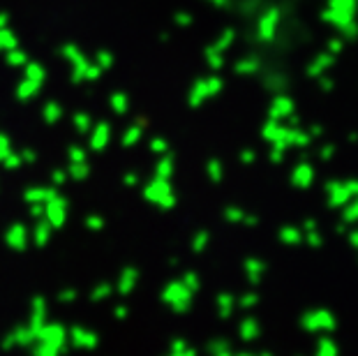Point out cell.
I'll list each match as a JSON object with an SVG mask.
<instances>
[{"instance_id":"cell-1","label":"cell","mask_w":358,"mask_h":356,"mask_svg":"<svg viewBox=\"0 0 358 356\" xmlns=\"http://www.w3.org/2000/svg\"><path fill=\"white\" fill-rule=\"evenodd\" d=\"M38 356H58L67 350V331L58 322H44L35 331V343L31 345Z\"/></svg>"},{"instance_id":"cell-2","label":"cell","mask_w":358,"mask_h":356,"mask_svg":"<svg viewBox=\"0 0 358 356\" xmlns=\"http://www.w3.org/2000/svg\"><path fill=\"white\" fill-rule=\"evenodd\" d=\"M143 197H146L150 203H155V206H160L162 210H169L176 206V194L171 190L169 178L155 176L146 187H143Z\"/></svg>"},{"instance_id":"cell-3","label":"cell","mask_w":358,"mask_h":356,"mask_svg":"<svg viewBox=\"0 0 358 356\" xmlns=\"http://www.w3.org/2000/svg\"><path fill=\"white\" fill-rule=\"evenodd\" d=\"M162 301L171 305L176 312H185L192 305V292L183 285V280H174L164 287L162 292Z\"/></svg>"},{"instance_id":"cell-4","label":"cell","mask_w":358,"mask_h":356,"mask_svg":"<svg viewBox=\"0 0 358 356\" xmlns=\"http://www.w3.org/2000/svg\"><path fill=\"white\" fill-rule=\"evenodd\" d=\"M67 213H70V201L60 194H56L54 199H49L44 203V220L51 224L54 229H60L63 224L67 220Z\"/></svg>"},{"instance_id":"cell-5","label":"cell","mask_w":358,"mask_h":356,"mask_svg":"<svg viewBox=\"0 0 358 356\" xmlns=\"http://www.w3.org/2000/svg\"><path fill=\"white\" fill-rule=\"evenodd\" d=\"M220 88H222L220 79H215V77L213 79H199V82L192 86V91H190V105L199 107L206 98H213Z\"/></svg>"},{"instance_id":"cell-6","label":"cell","mask_w":358,"mask_h":356,"mask_svg":"<svg viewBox=\"0 0 358 356\" xmlns=\"http://www.w3.org/2000/svg\"><path fill=\"white\" fill-rule=\"evenodd\" d=\"M67 343L72 347H79V350H95L99 338L95 331L83 329V326H72L67 333Z\"/></svg>"},{"instance_id":"cell-7","label":"cell","mask_w":358,"mask_h":356,"mask_svg":"<svg viewBox=\"0 0 358 356\" xmlns=\"http://www.w3.org/2000/svg\"><path fill=\"white\" fill-rule=\"evenodd\" d=\"M5 243H7V248L14 250V252H24L28 248V229H26V224H21V222L10 224V229L5 231Z\"/></svg>"},{"instance_id":"cell-8","label":"cell","mask_w":358,"mask_h":356,"mask_svg":"<svg viewBox=\"0 0 358 356\" xmlns=\"http://www.w3.org/2000/svg\"><path fill=\"white\" fill-rule=\"evenodd\" d=\"M141 278V273H139V268L137 266H125L123 271H120L118 275V282H116V292L118 294H132L134 292V287H137V282Z\"/></svg>"},{"instance_id":"cell-9","label":"cell","mask_w":358,"mask_h":356,"mask_svg":"<svg viewBox=\"0 0 358 356\" xmlns=\"http://www.w3.org/2000/svg\"><path fill=\"white\" fill-rule=\"evenodd\" d=\"M47 315H49L47 301L42 299V296H35L31 301V322H28V329L33 331V336H35V331L47 322Z\"/></svg>"},{"instance_id":"cell-10","label":"cell","mask_w":358,"mask_h":356,"mask_svg":"<svg viewBox=\"0 0 358 356\" xmlns=\"http://www.w3.org/2000/svg\"><path fill=\"white\" fill-rule=\"evenodd\" d=\"M111 141V125L109 123H97L90 127V148L92 150H104Z\"/></svg>"},{"instance_id":"cell-11","label":"cell","mask_w":358,"mask_h":356,"mask_svg":"<svg viewBox=\"0 0 358 356\" xmlns=\"http://www.w3.org/2000/svg\"><path fill=\"white\" fill-rule=\"evenodd\" d=\"M56 194H58V190H56V185L54 187H28V190L24 192V199L28 203H47L49 199H54Z\"/></svg>"},{"instance_id":"cell-12","label":"cell","mask_w":358,"mask_h":356,"mask_svg":"<svg viewBox=\"0 0 358 356\" xmlns=\"http://www.w3.org/2000/svg\"><path fill=\"white\" fill-rule=\"evenodd\" d=\"M51 231L54 227L49 224L44 217H40V222L35 224V229H33V241L38 248H44V245H49V241H51Z\"/></svg>"},{"instance_id":"cell-13","label":"cell","mask_w":358,"mask_h":356,"mask_svg":"<svg viewBox=\"0 0 358 356\" xmlns=\"http://www.w3.org/2000/svg\"><path fill=\"white\" fill-rule=\"evenodd\" d=\"M40 88H42V82H35V79H28L26 77L24 82L17 86V98L21 102H28V100H33L35 95H38Z\"/></svg>"},{"instance_id":"cell-14","label":"cell","mask_w":358,"mask_h":356,"mask_svg":"<svg viewBox=\"0 0 358 356\" xmlns=\"http://www.w3.org/2000/svg\"><path fill=\"white\" fill-rule=\"evenodd\" d=\"M143 127H146V123L143 121H137L134 123V125H130L123 132V137H120V144H123V146H134V144H139L141 141V137H143Z\"/></svg>"},{"instance_id":"cell-15","label":"cell","mask_w":358,"mask_h":356,"mask_svg":"<svg viewBox=\"0 0 358 356\" xmlns=\"http://www.w3.org/2000/svg\"><path fill=\"white\" fill-rule=\"evenodd\" d=\"M42 118H44V123H49V125L58 123L63 118V105H60V102L49 100L44 105V109H42Z\"/></svg>"},{"instance_id":"cell-16","label":"cell","mask_w":358,"mask_h":356,"mask_svg":"<svg viewBox=\"0 0 358 356\" xmlns=\"http://www.w3.org/2000/svg\"><path fill=\"white\" fill-rule=\"evenodd\" d=\"M171 173H174V157H171L169 150H167V153H162L160 160H157V164H155V176H157V178H171Z\"/></svg>"},{"instance_id":"cell-17","label":"cell","mask_w":358,"mask_h":356,"mask_svg":"<svg viewBox=\"0 0 358 356\" xmlns=\"http://www.w3.org/2000/svg\"><path fill=\"white\" fill-rule=\"evenodd\" d=\"M12 340H14V347H31L35 343V336L28 326H17L12 331Z\"/></svg>"},{"instance_id":"cell-18","label":"cell","mask_w":358,"mask_h":356,"mask_svg":"<svg viewBox=\"0 0 358 356\" xmlns=\"http://www.w3.org/2000/svg\"><path fill=\"white\" fill-rule=\"evenodd\" d=\"M60 54H63V58H65V61H70L72 65H81V63H88V58L83 56V51L79 49L76 45H72V42H67V45L60 49Z\"/></svg>"},{"instance_id":"cell-19","label":"cell","mask_w":358,"mask_h":356,"mask_svg":"<svg viewBox=\"0 0 358 356\" xmlns=\"http://www.w3.org/2000/svg\"><path fill=\"white\" fill-rule=\"evenodd\" d=\"M88 176H90V164H88V160H86V162H70L67 178H72V180H86Z\"/></svg>"},{"instance_id":"cell-20","label":"cell","mask_w":358,"mask_h":356,"mask_svg":"<svg viewBox=\"0 0 358 356\" xmlns=\"http://www.w3.org/2000/svg\"><path fill=\"white\" fill-rule=\"evenodd\" d=\"M5 54H7L5 63H7V65H12V68H24V65H26L28 61H31L26 51H21L19 47H14V49H10V51H5Z\"/></svg>"},{"instance_id":"cell-21","label":"cell","mask_w":358,"mask_h":356,"mask_svg":"<svg viewBox=\"0 0 358 356\" xmlns=\"http://www.w3.org/2000/svg\"><path fill=\"white\" fill-rule=\"evenodd\" d=\"M109 105H111V109H113V114L125 116L127 109H130V98H127L125 93H113L111 100H109Z\"/></svg>"},{"instance_id":"cell-22","label":"cell","mask_w":358,"mask_h":356,"mask_svg":"<svg viewBox=\"0 0 358 356\" xmlns=\"http://www.w3.org/2000/svg\"><path fill=\"white\" fill-rule=\"evenodd\" d=\"M24 70H26V77H28V79H35V82H42V84H44V79H47L44 65H40V63H35V61H28V63L24 65Z\"/></svg>"},{"instance_id":"cell-23","label":"cell","mask_w":358,"mask_h":356,"mask_svg":"<svg viewBox=\"0 0 358 356\" xmlns=\"http://www.w3.org/2000/svg\"><path fill=\"white\" fill-rule=\"evenodd\" d=\"M14 47H19V40H17V35H14V31L10 26L0 28V51H10Z\"/></svg>"},{"instance_id":"cell-24","label":"cell","mask_w":358,"mask_h":356,"mask_svg":"<svg viewBox=\"0 0 358 356\" xmlns=\"http://www.w3.org/2000/svg\"><path fill=\"white\" fill-rule=\"evenodd\" d=\"M72 123H74L76 132H81V134H88V132H90V127H92V118H90V114H86V111H79V114L72 116Z\"/></svg>"},{"instance_id":"cell-25","label":"cell","mask_w":358,"mask_h":356,"mask_svg":"<svg viewBox=\"0 0 358 356\" xmlns=\"http://www.w3.org/2000/svg\"><path fill=\"white\" fill-rule=\"evenodd\" d=\"M111 292H113V287L109 285V282H99V285L90 292V301H92V303H99V301L109 299Z\"/></svg>"},{"instance_id":"cell-26","label":"cell","mask_w":358,"mask_h":356,"mask_svg":"<svg viewBox=\"0 0 358 356\" xmlns=\"http://www.w3.org/2000/svg\"><path fill=\"white\" fill-rule=\"evenodd\" d=\"M169 352H171V356H192L195 354V350H192V347H188L185 345V340H174V343H171V347H169Z\"/></svg>"},{"instance_id":"cell-27","label":"cell","mask_w":358,"mask_h":356,"mask_svg":"<svg viewBox=\"0 0 358 356\" xmlns=\"http://www.w3.org/2000/svg\"><path fill=\"white\" fill-rule=\"evenodd\" d=\"M99 77H102V68H99L95 61H88L86 72H83V82H97Z\"/></svg>"},{"instance_id":"cell-28","label":"cell","mask_w":358,"mask_h":356,"mask_svg":"<svg viewBox=\"0 0 358 356\" xmlns=\"http://www.w3.org/2000/svg\"><path fill=\"white\" fill-rule=\"evenodd\" d=\"M67 160L70 162H86V160H88V153H86V148H81V146H70Z\"/></svg>"},{"instance_id":"cell-29","label":"cell","mask_w":358,"mask_h":356,"mask_svg":"<svg viewBox=\"0 0 358 356\" xmlns=\"http://www.w3.org/2000/svg\"><path fill=\"white\" fill-rule=\"evenodd\" d=\"M0 164H3L7 171H17L19 167L24 164V162H21V155H19V153H14V150H12L10 155H7V157H5V160H3V162H0Z\"/></svg>"},{"instance_id":"cell-30","label":"cell","mask_w":358,"mask_h":356,"mask_svg":"<svg viewBox=\"0 0 358 356\" xmlns=\"http://www.w3.org/2000/svg\"><path fill=\"white\" fill-rule=\"evenodd\" d=\"M83 224H86V227H88L90 231H102V229H104V217L97 215V213H92V215L86 217Z\"/></svg>"},{"instance_id":"cell-31","label":"cell","mask_w":358,"mask_h":356,"mask_svg":"<svg viewBox=\"0 0 358 356\" xmlns=\"http://www.w3.org/2000/svg\"><path fill=\"white\" fill-rule=\"evenodd\" d=\"M95 63L99 65V68H102V72L109 70L111 65H113V54H111V51H97Z\"/></svg>"},{"instance_id":"cell-32","label":"cell","mask_w":358,"mask_h":356,"mask_svg":"<svg viewBox=\"0 0 358 356\" xmlns=\"http://www.w3.org/2000/svg\"><path fill=\"white\" fill-rule=\"evenodd\" d=\"M218 305H220V315L229 317V312H231V308H234V299H231V296H227V294H222L218 299Z\"/></svg>"},{"instance_id":"cell-33","label":"cell","mask_w":358,"mask_h":356,"mask_svg":"<svg viewBox=\"0 0 358 356\" xmlns=\"http://www.w3.org/2000/svg\"><path fill=\"white\" fill-rule=\"evenodd\" d=\"M206 243H209V231H199V234L192 238V250L202 252L206 248Z\"/></svg>"},{"instance_id":"cell-34","label":"cell","mask_w":358,"mask_h":356,"mask_svg":"<svg viewBox=\"0 0 358 356\" xmlns=\"http://www.w3.org/2000/svg\"><path fill=\"white\" fill-rule=\"evenodd\" d=\"M183 285L188 287L192 294H195L197 289H199V275H197V273H192V271H190V273H185V275H183Z\"/></svg>"},{"instance_id":"cell-35","label":"cell","mask_w":358,"mask_h":356,"mask_svg":"<svg viewBox=\"0 0 358 356\" xmlns=\"http://www.w3.org/2000/svg\"><path fill=\"white\" fill-rule=\"evenodd\" d=\"M10 153H12V141H10V137L0 132V162H3V160H5L7 155H10Z\"/></svg>"},{"instance_id":"cell-36","label":"cell","mask_w":358,"mask_h":356,"mask_svg":"<svg viewBox=\"0 0 358 356\" xmlns=\"http://www.w3.org/2000/svg\"><path fill=\"white\" fill-rule=\"evenodd\" d=\"M206 58H209V65L211 68H222V56H220V51L211 47L209 51H206Z\"/></svg>"},{"instance_id":"cell-37","label":"cell","mask_w":358,"mask_h":356,"mask_svg":"<svg viewBox=\"0 0 358 356\" xmlns=\"http://www.w3.org/2000/svg\"><path fill=\"white\" fill-rule=\"evenodd\" d=\"M150 150L157 153V155H162V153H167V150H169V144L164 141V139H160V137H155V139L150 141Z\"/></svg>"},{"instance_id":"cell-38","label":"cell","mask_w":358,"mask_h":356,"mask_svg":"<svg viewBox=\"0 0 358 356\" xmlns=\"http://www.w3.org/2000/svg\"><path fill=\"white\" fill-rule=\"evenodd\" d=\"M231 40H234V31H225V33H222V38L215 42V49H218V51L227 49L229 45H231Z\"/></svg>"},{"instance_id":"cell-39","label":"cell","mask_w":358,"mask_h":356,"mask_svg":"<svg viewBox=\"0 0 358 356\" xmlns=\"http://www.w3.org/2000/svg\"><path fill=\"white\" fill-rule=\"evenodd\" d=\"M67 180V169H56V171H51V183L58 187V185H63Z\"/></svg>"},{"instance_id":"cell-40","label":"cell","mask_w":358,"mask_h":356,"mask_svg":"<svg viewBox=\"0 0 358 356\" xmlns=\"http://www.w3.org/2000/svg\"><path fill=\"white\" fill-rule=\"evenodd\" d=\"M58 301L60 303H74L76 301V289H63L58 294Z\"/></svg>"},{"instance_id":"cell-41","label":"cell","mask_w":358,"mask_h":356,"mask_svg":"<svg viewBox=\"0 0 358 356\" xmlns=\"http://www.w3.org/2000/svg\"><path fill=\"white\" fill-rule=\"evenodd\" d=\"M28 213H31L35 220H40V217H44V203H28Z\"/></svg>"},{"instance_id":"cell-42","label":"cell","mask_w":358,"mask_h":356,"mask_svg":"<svg viewBox=\"0 0 358 356\" xmlns=\"http://www.w3.org/2000/svg\"><path fill=\"white\" fill-rule=\"evenodd\" d=\"M209 176L213 180H220L222 178V164L220 162H209Z\"/></svg>"},{"instance_id":"cell-43","label":"cell","mask_w":358,"mask_h":356,"mask_svg":"<svg viewBox=\"0 0 358 356\" xmlns=\"http://www.w3.org/2000/svg\"><path fill=\"white\" fill-rule=\"evenodd\" d=\"M241 333H243V338H245V340L252 338L254 333H257V326H254V322H245V324H243V326H241Z\"/></svg>"},{"instance_id":"cell-44","label":"cell","mask_w":358,"mask_h":356,"mask_svg":"<svg viewBox=\"0 0 358 356\" xmlns=\"http://www.w3.org/2000/svg\"><path fill=\"white\" fill-rule=\"evenodd\" d=\"M19 155H21V162H35V160H38V153H35L33 148H24Z\"/></svg>"},{"instance_id":"cell-45","label":"cell","mask_w":358,"mask_h":356,"mask_svg":"<svg viewBox=\"0 0 358 356\" xmlns=\"http://www.w3.org/2000/svg\"><path fill=\"white\" fill-rule=\"evenodd\" d=\"M176 24H178V26H183V28H185V26H190V24H192V17H190L188 12H178V14H176Z\"/></svg>"},{"instance_id":"cell-46","label":"cell","mask_w":358,"mask_h":356,"mask_svg":"<svg viewBox=\"0 0 358 356\" xmlns=\"http://www.w3.org/2000/svg\"><path fill=\"white\" fill-rule=\"evenodd\" d=\"M123 183H125L127 187H134V185L139 183V176H137V173H134V171H127L125 176H123Z\"/></svg>"},{"instance_id":"cell-47","label":"cell","mask_w":358,"mask_h":356,"mask_svg":"<svg viewBox=\"0 0 358 356\" xmlns=\"http://www.w3.org/2000/svg\"><path fill=\"white\" fill-rule=\"evenodd\" d=\"M209 350L213 352V354H227L229 352V345L227 343H213Z\"/></svg>"},{"instance_id":"cell-48","label":"cell","mask_w":358,"mask_h":356,"mask_svg":"<svg viewBox=\"0 0 358 356\" xmlns=\"http://www.w3.org/2000/svg\"><path fill=\"white\" fill-rule=\"evenodd\" d=\"M113 317H116V319H125L127 317V308H125V305H116V310H113Z\"/></svg>"},{"instance_id":"cell-49","label":"cell","mask_w":358,"mask_h":356,"mask_svg":"<svg viewBox=\"0 0 358 356\" xmlns=\"http://www.w3.org/2000/svg\"><path fill=\"white\" fill-rule=\"evenodd\" d=\"M227 217H229V220H241L243 213H241L238 208H229V210H227Z\"/></svg>"},{"instance_id":"cell-50","label":"cell","mask_w":358,"mask_h":356,"mask_svg":"<svg viewBox=\"0 0 358 356\" xmlns=\"http://www.w3.org/2000/svg\"><path fill=\"white\" fill-rule=\"evenodd\" d=\"M10 14H7V12H0V28H7V26H10Z\"/></svg>"}]
</instances>
